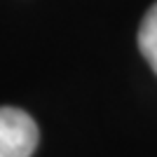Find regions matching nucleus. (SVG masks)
<instances>
[{
    "label": "nucleus",
    "mask_w": 157,
    "mask_h": 157,
    "mask_svg": "<svg viewBox=\"0 0 157 157\" xmlns=\"http://www.w3.org/2000/svg\"><path fill=\"white\" fill-rule=\"evenodd\" d=\"M38 138V124L28 113L12 105L0 108V157H31Z\"/></svg>",
    "instance_id": "f257e3e1"
},
{
    "label": "nucleus",
    "mask_w": 157,
    "mask_h": 157,
    "mask_svg": "<svg viewBox=\"0 0 157 157\" xmlns=\"http://www.w3.org/2000/svg\"><path fill=\"white\" fill-rule=\"evenodd\" d=\"M138 49L157 75V2L145 12L138 26Z\"/></svg>",
    "instance_id": "f03ea898"
}]
</instances>
